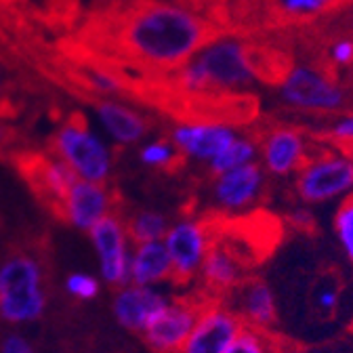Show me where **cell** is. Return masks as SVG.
Instances as JSON below:
<instances>
[{"label": "cell", "mask_w": 353, "mask_h": 353, "mask_svg": "<svg viewBox=\"0 0 353 353\" xmlns=\"http://www.w3.org/2000/svg\"><path fill=\"white\" fill-rule=\"evenodd\" d=\"M280 97L290 108L320 114L339 112L347 101L345 91L328 74L312 68H292L280 84Z\"/></svg>", "instance_id": "ba28073f"}, {"label": "cell", "mask_w": 353, "mask_h": 353, "mask_svg": "<svg viewBox=\"0 0 353 353\" xmlns=\"http://www.w3.org/2000/svg\"><path fill=\"white\" fill-rule=\"evenodd\" d=\"M88 86H93L95 91H99L101 95H112V93L120 91V82L112 74L101 72V70L88 74Z\"/></svg>", "instance_id": "f546056e"}, {"label": "cell", "mask_w": 353, "mask_h": 353, "mask_svg": "<svg viewBox=\"0 0 353 353\" xmlns=\"http://www.w3.org/2000/svg\"><path fill=\"white\" fill-rule=\"evenodd\" d=\"M330 59L339 68H347L353 63V40L351 38H341L332 44L330 49Z\"/></svg>", "instance_id": "4dcf8cb0"}, {"label": "cell", "mask_w": 353, "mask_h": 353, "mask_svg": "<svg viewBox=\"0 0 353 353\" xmlns=\"http://www.w3.org/2000/svg\"><path fill=\"white\" fill-rule=\"evenodd\" d=\"M236 139L238 135L230 124L212 120L181 122L170 132V141L181 158L206 164H210L219 154H223Z\"/></svg>", "instance_id": "7c38bea8"}, {"label": "cell", "mask_w": 353, "mask_h": 353, "mask_svg": "<svg viewBox=\"0 0 353 353\" xmlns=\"http://www.w3.org/2000/svg\"><path fill=\"white\" fill-rule=\"evenodd\" d=\"M236 305L232 307L244 326L256 330H270L278 318V299L274 288L265 280H244L234 292Z\"/></svg>", "instance_id": "ac0fdd59"}, {"label": "cell", "mask_w": 353, "mask_h": 353, "mask_svg": "<svg viewBox=\"0 0 353 353\" xmlns=\"http://www.w3.org/2000/svg\"><path fill=\"white\" fill-rule=\"evenodd\" d=\"M97 116L103 128L110 132V137L122 145L141 141L150 128V122L145 120V116L116 101H101L97 105Z\"/></svg>", "instance_id": "44dd1931"}, {"label": "cell", "mask_w": 353, "mask_h": 353, "mask_svg": "<svg viewBox=\"0 0 353 353\" xmlns=\"http://www.w3.org/2000/svg\"><path fill=\"white\" fill-rule=\"evenodd\" d=\"M3 353H34L32 347L28 345V341H23L21 336L13 334L5 341L3 345Z\"/></svg>", "instance_id": "1f68e13d"}, {"label": "cell", "mask_w": 353, "mask_h": 353, "mask_svg": "<svg viewBox=\"0 0 353 353\" xmlns=\"http://www.w3.org/2000/svg\"><path fill=\"white\" fill-rule=\"evenodd\" d=\"M228 353H282L268 330L244 326Z\"/></svg>", "instance_id": "cb8c5ba5"}, {"label": "cell", "mask_w": 353, "mask_h": 353, "mask_svg": "<svg viewBox=\"0 0 353 353\" xmlns=\"http://www.w3.org/2000/svg\"><path fill=\"white\" fill-rule=\"evenodd\" d=\"M351 0H230L228 17L240 30H274L312 21Z\"/></svg>", "instance_id": "5b68a950"}, {"label": "cell", "mask_w": 353, "mask_h": 353, "mask_svg": "<svg viewBox=\"0 0 353 353\" xmlns=\"http://www.w3.org/2000/svg\"><path fill=\"white\" fill-rule=\"evenodd\" d=\"M170 299L154 286L126 284L118 290L112 303L116 322L130 332H145L152 322L168 307Z\"/></svg>", "instance_id": "2e32d148"}, {"label": "cell", "mask_w": 353, "mask_h": 353, "mask_svg": "<svg viewBox=\"0 0 353 353\" xmlns=\"http://www.w3.org/2000/svg\"><path fill=\"white\" fill-rule=\"evenodd\" d=\"M288 219H290V223L296 225V228H309V225H312V221H314V214L309 212L307 208H296V210L290 212Z\"/></svg>", "instance_id": "d6a6232c"}, {"label": "cell", "mask_w": 353, "mask_h": 353, "mask_svg": "<svg viewBox=\"0 0 353 353\" xmlns=\"http://www.w3.org/2000/svg\"><path fill=\"white\" fill-rule=\"evenodd\" d=\"M254 76L250 44L238 40H214L194 55L181 70L176 84L183 93L202 95L212 88H238L246 86Z\"/></svg>", "instance_id": "7a4b0ae2"}, {"label": "cell", "mask_w": 353, "mask_h": 353, "mask_svg": "<svg viewBox=\"0 0 353 353\" xmlns=\"http://www.w3.org/2000/svg\"><path fill=\"white\" fill-rule=\"evenodd\" d=\"M307 353H326V351H320V349H316V351H307Z\"/></svg>", "instance_id": "d590c367"}, {"label": "cell", "mask_w": 353, "mask_h": 353, "mask_svg": "<svg viewBox=\"0 0 353 353\" xmlns=\"http://www.w3.org/2000/svg\"><path fill=\"white\" fill-rule=\"evenodd\" d=\"M0 93H3V74H0Z\"/></svg>", "instance_id": "e575fe53"}, {"label": "cell", "mask_w": 353, "mask_h": 353, "mask_svg": "<svg viewBox=\"0 0 353 353\" xmlns=\"http://www.w3.org/2000/svg\"><path fill=\"white\" fill-rule=\"evenodd\" d=\"M341 150H345V154L351 158V162H353V143L351 145H347V148H341Z\"/></svg>", "instance_id": "836d02e7"}, {"label": "cell", "mask_w": 353, "mask_h": 353, "mask_svg": "<svg viewBox=\"0 0 353 353\" xmlns=\"http://www.w3.org/2000/svg\"><path fill=\"white\" fill-rule=\"evenodd\" d=\"M170 228L166 214L156 210H139L126 219V232L130 242L145 244V242H162Z\"/></svg>", "instance_id": "7402d4cb"}, {"label": "cell", "mask_w": 353, "mask_h": 353, "mask_svg": "<svg viewBox=\"0 0 353 353\" xmlns=\"http://www.w3.org/2000/svg\"><path fill=\"white\" fill-rule=\"evenodd\" d=\"M55 154L78 179L105 183L112 172V154L84 120H68L55 135Z\"/></svg>", "instance_id": "8992f818"}, {"label": "cell", "mask_w": 353, "mask_h": 353, "mask_svg": "<svg viewBox=\"0 0 353 353\" xmlns=\"http://www.w3.org/2000/svg\"><path fill=\"white\" fill-rule=\"evenodd\" d=\"M316 309L324 316H334L336 309L341 305V290L336 284H324L322 288H318L316 296H314Z\"/></svg>", "instance_id": "f1b7e54d"}, {"label": "cell", "mask_w": 353, "mask_h": 353, "mask_svg": "<svg viewBox=\"0 0 353 353\" xmlns=\"http://www.w3.org/2000/svg\"><path fill=\"white\" fill-rule=\"evenodd\" d=\"M91 232V240L95 244L101 276L110 286H126L130 282V248H128V232L126 221L116 212L101 219Z\"/></svg>", "instance_id": "30bf717a"}, {"label": "cell", "mask_w": 353, "mask_h": 353, "mask_svg": "<svg viewBox=\"0 0 353 353\" xmlns=\"http://www.w3.org/2000/svg\"><path fill=\"white\" fill-rule=\"evenodd\" d=\"M179 158L181 154L176 152L172 141H152L139 152V160L150 168H170Z\"/></svg>", "instance_id": "484cf974"}, {"label": "cell", "mask_w": 353, "mask_h": 353, "mask_svg": "<svg viewBox=\"0 0 353 353\" xmlns=\"http://www.w3.org/2000/svg\"><path fill=\"white\" fill-rule=\"evenodd\" d=\"M332 145L336 148H347L353 143V114H347L343 118H339L324 135Z\"/></svg>", "instance_id": "83f0119b"}, {"label": "cell", "mask_w": 353, "mask_h": 353, "mask_svg": "<svg viewBox=\"0 0 353 353\" xmlns=\"http://www.w3.org/2000/svg\"><path fill=\"white\" fill-rule=\"evenodd\" d=\"M294 194L305 206L345 200L353 194V162L341 148L312 154L294 174Z\"/></svg>", "instance_id": "277c9868"}, {"label": "cell", "mask_w": 353, "mask_h": 353, "mask_svg": "<svg viewBox=\"0 0 353 353\" xmlns=\"http://www.w3.org/2000/svg\"><path fill=\"white\" fill-rule=\"evenodd\" d=\"M332 230L343 254L353 263V194L339 204L332 221Z\"/></svg>", "instance_id": "d4e9b609"}, {"label": "cell", "mask_w": 353, "mask_h": 353, "mask_svg": "<svg viewBox=\"0 0 353 353\" xmlns=\"http://www.w3.org/2000/svg\"><path fill=\"white\" fill-rule=\"evenodd\" d=\"M265 172L259 162L214 174L210 198L212 204L228 214H238L250 210L265 192Z\"/></svg>", "instance_id": "8fae6325"}, {"label": "cell", "mask_w": 353, "mask_h": 353, "mask_svg": "<svg viewBox=\"0 0 353 353\" xmlns=\"http://www.w3.org/2000/svg\"><path fill=\"white\" fill-rule=\"evenodd\" d=\"M252 162H259V145H256V141L246 139V137H238L223 154H219L208 164V170L214 176V174L228 172V170H234V168H240V166H246V164H252Z\"/></svg>", "instance_id": "603a6c76"}, {"label": "cell", "mask_w": 353, "mask_h": 353, "mask_svg": "<svg viewBox=\"0 0 353 353\" xmlns=\"http://www.w3.org/2000/svg\"><path fill=\"white\" fill-rule=\"evenodd\" d=\"M21 172L30 181L34 194L47 202L51 212L63 216V204L78 181V174L61 160V158H30L21 162Z\"/></svg>", "instance_id": "5bb4252c"}, {"label": "cell", "mask_w": 353, "mask_h": 353, "mask_svg": "<svg viewBox=\"0 0 353 353\" xmlns=\"http://www.w3.org/2000/svg\"><path fill=\"white\" fill-rule=\"evenodd\" d=\"M122 49L148 68H183L206 44L219 38V30L194 11L172 3H143L122 19Z\"/></svg>", "instance_id": "6da1fadb"}, {"label": "cell", "mask_w": 353, "mask_h": 353, "mask_svg": "<svg viewBox=\"0 0 353 353\" xmlns=\"http://www.w3.org/2000/svg\"><path fill=\"white\" fill-rule=\"evenodd\" d=\"M242 328L244 322L228 303L208 301L179 353H228Z\"/></svg>", "instance_id": "9c48e42d"}, {"label": "cell", "mask_w": 353, "mask_h": 353, "mask_svg": "<svg viewBox=\"0 0 353 353\" xmlns=\"http://www.w3.org/2000/svg\"><path fill=\"white\" fill-rule=\"evenodd\" d=\"M202 305L204 303L192 299L170 301L168 307L143 332L148 347L154 353H179L196 326Z\"/></svg>", "instance_id": "4fadbf2b"}, {"label": "cell", "mask_w": 353, "mask_h": 353, "mask_svg": "<svg viewBox=\"0 0 353 353\" xmlns=\"http://www.w3.org/2000/svg\"><path fill=\"white\" fill-rule=\"evenodd\" d=\"M214 240L216 238L206 219L181 216L172 221L162 240L172 263V282L188 284L200 276L202 263Z\"/></svg>", "instance_id": "52a82bcc"}, {"label": "cell", "mask_w": 353, "mask_h": 353, "mask_svg": "<svg viewBox=\"0 0 353 353\" xmlns=\"http://www.w3.org/2000/svg\"><path fill=\"white\" fill-rule=\"evenodd\" d=\"M172 280V263L164 242L135 244L130 252V282L135 286H158Z\"/></svg>", "instance_id": "ffe728a7"}, {"label": "cell", "mask_w": 353, "mask_h": 353, "mask_svg": "<svg viewBox=\"0 0 353 353\" xmlns=\"http://www.w3.org/2000/svg\"><path fill=\"white\" fill-rule=\"evenodd\" d=\"M65 288L70 294H74L80 301H91L99 294V282L93 276H86V274H74L68 278Z\"/></svg>", "instance_id": "4316f807"}, {"label": "cell", "mask_w": 353, "mask_h": 353, "mask_svg": "<svg viewBox=\"0 0 353 353\" xmlns=\"http://www.w3.org/2000/svg\"><path fill=\"white\" fill-rule=\"evenodd\" d=\"M200 278L204 286L216 294L234 292L244 278V263L240 252L230 248L225 242L214 240L202 263Z\"/></svg>", "instance_id": "d6986e66"}, {"label": "cell", "mask_w": 353, "mask_h": 353, "mask_svg": "<svg viewBox=\"0 0 353 353\" xmlns=\"http://www.w3.org/2000/svg\"><path fill=\"white\" fill-rule=\"evenodd\" d=\"M47 294L42 270L34 256L13 254L0 265V320L21 324L42 316Z\"/></svg>", "instance_id": "3957f363"}, {"label": "cell", "mask_w": 353, "mask_h": 353, "mask_svg": "<svg viewBox=\"0 0 353 353\" xmlns=\"http://www.w3.org/2000/svg\"><path fill=\"white\" fill-rule=\"evenodd\" d=\"M108 214H112V196L105 185L78 179L65 198L61 219L78 230H91Z\"/></svg>", "instance_id": "e0dca14e"}, {"label": "cell", "mask_w": 353, "mask_h": 353, "mask_svg": "<svg viewBox=\"0 0 353 353\" xmlns=\"http://www.w3.org/2000/svg\"><path fill=\"white\" fill-rule=\"evenodd\" d=\"M309 156L312 154H309L305 135L292 126L272 128L259 145V164L265 172L274 176L296 174Z\"/></svg>", "instance_id": "9a60e30c"}]
</instances>
